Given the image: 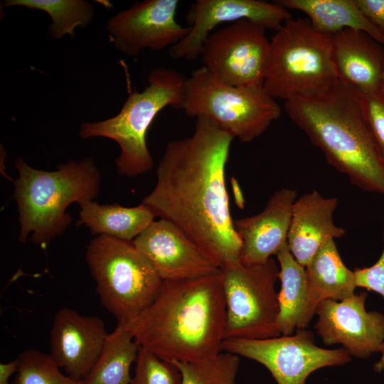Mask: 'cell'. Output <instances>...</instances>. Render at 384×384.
<instances>
[{"instance_id": "6da1fadb", "label": "cell", "mask_w": 384, "mask_h": 384, "mask_svg": "<svg viewBox=\"0 0 384 384\" xmlns=\"http://www.w3.org/2000/svg\"><path fill=\"white\" fill-rule=\"evenodd\" d=\"M233 139L210 119L196 118L191 136L166 145L156 185L142 202L178 228L220 270L240 262L242 253L225 183Z\"/></svg>"}, {"instance_id": "7a4b0ae2", "label": "cell", "mask_w": 384, "mask_h": 384, "mask_svg": "<svg viewBox=\"0 0 384 384\" xmlns=\"http://www.w3.org/2000/svg\"><path fill=\"white\" fill-rule=\"evenodd\" d=\"M225 321L220 272L163 281L153 302L127 324L140 347L159 358L192 362L223 351Z\"/></svg>"}, {"instance_id": "3957f363", "label": "cell", "mask_w": 384, "mask_h": 384, "mask_svg": "<svg viewBox=\"0 0 384 384\" xmlns=\"http://www.w3.org/2000/svg\"><path fill=\"white\" fill-rule=\"evenodd\" d=\"M284 108L330 165L361 189L384 196V162L368 131L357 92L338 80L326 94L287 101Z\"/></svg>"}, {"instance_id": "277c9868", "label": "cell", "mask_w": 384, "mask_h": 384, "mask_svg": "<svg viewBox=\"0 0 384 384\" xmlns=\"http://www.w3.org/2000/svg\"><path fill=\"white\" fill-rule=\"evenodd\" d=\"M15 166L18 177L14 181L13 197L18 206L21 242L32 233L30 240L45 247L71 223L68 206L92 201L100 190V174L90 157L60 164L53 171L34 169L21 158Z\"/></svg>"}, {"instance_id": "5b68a950", "label": "cell", "mask_w": 384, "mask_h": 384, "mask_svg": "<svg viewBox=\"0 0 384 384\" xmlns=\"http://www.w3.org/2000/svg\"><path fill=\"white\" fill-rule=\"evenodd\" d=\"M338 82L331 36L307 18H290L270 41L263 87L274 99L308 100L329 92Z\"/></svg>"}, {"instance_id": "8992f818", "label": "cell", "mask_w": 384, "mask_h": 384, "mask_svg": "<svg viewBox=\"0 0 384 384\" xmlns=\"http://www.w3.org/2000/svg\"><path fill=\"white\" fill-rule=\"evenodd\" d=\"M186 78L172 69L153 68L148 85L142 92L129 94L117 114L103 121L82 122L80 138L102 137L116 142L120 154L115 165L120 175L135 177L148 172L154 161L147 147V131L164 107L182 110Z\"/></svg>"}, {"instance_id": "52a82bcc", "label": "cell", "mask_w": 384, "mask_h": 384, "mask_svg": "<svg viewBox=\"0 0 384 384\" xmlns=\"http://www.w3.org/2000/svg\"><path fill=\"white\" fill-rule=\"evenodd\" d=\"M85 259L101 304L118 322L139 316L163 282L132 241L97 235L89 242Z\"/></svg>"}, {"instance_id": "ba28073f", "label": "cell", "mask_w": 384, "mask_h": 384, "mask_svg": "<svg viewBox=\"0 0 384 384\" xmlns=\"http://www.w3.org/2000/svg\"><path fill=\"white\" fill-rule=\"evenodd\" d=\"M182 110L190 117L210 119L242 142L262 134L282 112L263 86L225 84L203 66L186 78Z\"/></svg>"}, {"instance_id": "9c48e42d", "label": "cell", "mask_w": 384, "mask_h": 384, "mask_svg": "<svg viewBox=\"0 0 384 384\" xmlns=\"http://www.w3.org/2000/svg\"><path fill=\"white\" fill-rule=\"evenodd\" d=\"M279 267L272 258L260 265L238 262L221 270L226 306L225 339L279 336L277 321Z\"/></svg>"}, {"instance_id": "30bf717a", "label": "cell", "mask_w": 384, "mask_h": 384, "mask_svg": "<svg viewBox=\"0 0 384 384\" xmlns=\"http://www.w3.org/2000/svg\"><path fill=\"white\" fill-rule=\"evenodd\" d=\"M223 350L263 365L277 384H306L314 371L348 363L350 354L343 348L325 349L314 343L313 334L298 329L295 335L265 339H225Z\"/></svg>"}, {"instance_id": "8fae6325", "label": "cell", "mask_w": 384, "mask_h": 384, "mask_svg": "<svg viewBox=\"0 0 384 384\" xmlns=\"http://www.w3.org/2000/svg\"><path fill=\"white\" fill-rule=\"evenodd\" d=\"M265 31L243 19L212 32L203 45V66L225 84L262 87L270 53Z\"/></svg>"}, {"instance_id": "7c38bea8", "label": "cell", "mask_w": 384, "mask_h": 384, "mask_svg": "<svg viewBox=\"0 0 384 384\" xmlns=\"http://www.w3.org/2000/svg\"><path fill=\"white\" fill-rule=\"evenodd\" d=\"M178 0H144L134 4L107 24L110 41L117 50L134 57L144 49L161 50L177 44L189 33L176 19Z\"/></svg>"}, {"instance_id": "4fadbf2b", "label": "cell", "mask_w": 384, "mask_h": 384, "mask_svg": "<svg viewBox=\"0 0 384 384\" xmlns=\"http://www.w3.org/2000/svg\"><path fill=\"white\" fill-rule=\"evenodd\" d=\"M189 33L170 48L175 60H193L201 56L204 41L216 26L246 19L264 28L277 31L292 18L288 10L273 2L259 0H196L186 14Z\"/></svg>"}, {"instance_id": "5bb4252c", "label": "cell", "mask_w": 384, "mask_h": 384, "mask_svg": "<svg viewBox=\"0 0 384 384\" xmlns=\"http://www.w3.org/2000/svg\"><path fill=\"white\" fill-rule=\"evenodd\" d=\"M367 293L342 301L324 299L316 307L318 335L326 345L341 344L350 355L367 358L384 349V314L367 311Z\"/></svg>"}, {"instance_id": "9a60e30c", "label": "cell", "mask_w": 384, "mask_h": 384, "mask_svg": "<svg viewBox=\"0 0 384 384\" xmlns=\"http://www.w3.org/2000/svg\"><path fill=\"white\" fill-rule=\"evenodd\" d=\"M132 242L163 281L193 279L221 272L178 228L166 220H154Z\"/></svg>"}, {"instance_id": "2e32d148", "label": "cell", "mask_w": 384, "mask_h": 384, "mask_svg": "<svg viewBox=\"0 0 384 384\" xmlns=\"http://www.w3.org/2000/svg\"><path fill=\"white\" fill-rule=\"evenodd\" d=\"M107 334L100 318L63 307L53 318L49 355L68 376L84 380L94 367Z\"/></svg>"}, {"instance_id": "e0dca14e", "label": "cell", "mask_w": 384, "mask_h": 384, "mask_svg": "<svg viewBox=\"0 0 384 384\" xmlns=\"http://www.w3.org/2000/svg\"><path fill=\"white\" fill-rule=\"evenodd\" d=\"M296 199L294 189L282 188L271 195L260 213L234 220L242 243L241 263L264 264L287 242L292 209Z\"/></svg>"}, {"instance_id": "ac0fdd59", "label": "cell", "mask_w": 384, "mask_h": 384, "mask_svg": "<svg viewBox=\"0 0 384 384\" xmlns=\"http://www.w3.org/2000/svg\"><path fill=\"white\" fill-rule=\"evenodd\" d=\"M383 46L361 31L346 28L331 36L338 80L359 95L379 92L384 73Z\"/></svg>"}, {"instance_id": "d6986e66", "label": "cell", "mask_w": 384, "mask_h": 384, "mask_svg": "<svg viewBox=\"0 0 384 384\" xmlns=\"http://www.w3.org/2000/svg\"><path fill=\"white\" fill-rule=\"evenodd\" d=\"M337 204L336 198L324 197L316 191L304 193L294 201L287 245L302 267H306L327 239L340 238L346 233L334 222Z\"/></svg>"}, {"instance_id": "ffe728a7", "label": "cell", "mask_w": 384, "mask_h": 384, "mask_svg": "<svg viewBox=\"0 0 384 384\" xmlns=\"http://www.w3.org/2000/svg\"><path fill=\"white\" fill-rule=\"evenodd\" d=\"M309 313L312 318L320 302L342 301L354 294V272L343 264L334 239H327L305 267Z\"/></svg>"}, {"instance_id": "44dd1931", "label": "cell", "mask_w": 384, "mask_h": 384, "mask_svg": "<svg viewBox=\"0 0 384 384\" xmlns=\"http://www.w3.org/2000/svg\"><path fill=\"white\" fill-rule=\"evenodd\" d=\"M279 262V314L277 325L282 336H290L294 329H304L311 317L309 313V286L305 267L291 253L287 242L276 255Z\"/></svg>"}, {"instance_id": "7402d4cb", "label": "cell", "mask_w": 384, "mask_h": 384, "mask_svg": "<svg viewBox=\"0 0 384 384\" xmlns=\"http://www.w3.org/2000/svg\"><path fill=\"white\" fill-rule=\"evenodd\" d=\"M285 9L304 13L319 32L333 36L346 28L363 31L384 46L383 35L364 16L355 0H277Z\"/></svg>"}, {"instance_id": "603a6c76", "label": "cell", "mask_w": 384, "mask_h": 384, "mask_svg": "<svg viewBox=\"0 0 384 384\" xmlns=\"http://www.w3.org/2000/svg\"><path fill=\"white\" fill-rule=\"evenodd\" d=\"M80 206L78 225L87 227L92 235H107L126 241L135 239L156 218L142 203L135 207H124L88 201Z\"/></svg>"}, {"instance_id": "cb8c5ba5", "label": "cell", "mask_w": 384, "mask_h": 384, "mask_svg": "<svg viewBox=\"0 0 384 384\" xmlns=\"http://www.w3.org/2000/svg\"><path fill=\"white\" fill-rule=\"evenodd\" d=\"M140 346L128 324L117 322L108 334L102 351L84 384H130L131 366L136 362Z\"/></svg>"}, {"instance_id": "d4e9b609", "label": "cell", "mask_w": 384, "mask_h": 384, "mask_svg": "<svg viewBox=\"0 0 384 384\" xmlns=\"http://www.w3.org/2000/svg\"><path fill=\"white\" fill-rule=\"evenodd\" d=\"M3 5L45 11L51 18L48 31L55 39L73 37L77 28L88 26L94 17L92 4L84 0H5Z\"/></svg>"}, {"instance_id": "484cf974", "label": "cell", "mask_w": 384, "mask_h": 384, "mask_svg": "<svg viewBox=\"0 0 384 384\" xmlns=\"http://www.w3.org/2000/svg\"><path fill=\"white\" fill-rule=\"evenodd\" d=\"M171 362L181 373L180 384H235L240 366L239 356L225 351L201 361Z\"/></svg>"}, {"instance_id": "4316f807", "label": "cell", "mask_w": 384, "mask_h": 384, "mask_svg": "<svg viewBox=\"0 0 384 384\" xmlns=\"http://www.w3.org/2000/svg\"><path fill=\"white\" fill-rule=\"evenodd\" d=\"M16 375L12 384H84L63 375L50 355L36 349H26L16 358Z\"/></svg>"}, {"instance_id": "83f0119b", "label": "cell", "mask_w": 384, "mask_h": 384, "mask_svg": "<svg viewBox=\"0 0 384 384\" xmlns=\"http://www.w3.org/2000/svg\"><path fill=\"white\" fill-rule=\"evenodd\" d=\"M130 384H180L181 373L170 361L140 347Z\"/></svg>"}, {"instance_id": "f1b7e54d", "label": "cell", "mask_w": 384, "mask_h": 384, "mask_svg": "<svg viewBox=\"0 0 384 384\" xmlns=\"http://www.w3.org/2000/svg\"><path fill=\"white\" fill-rule=\"evenodd\" d=\"M359 95L366 125L384 162V98L379 92Z\"/></svg>"}, {"instance_id": "f546056e", "label": "cell", "mask_w": 384, "mask_h": 384, "mask_svg": "<svg viewBox=\"0 0 384 384\" xmlns=\"http://www.w3.org/2000/svg\"><path fill=\"white\" fill-rule=\"evenodd\" d=\"M353 272L356 287L384 295V248L380 257L373 265L356 269Z\"/></svg>"}, {"instance_id": "4dcf8cb0", "label": "cell", "mask_w": 384, "mask_h": 384, "mask_svg": "<svg viewBox=\"0 0 384 384\" xmlns=\"http://www.w3.org/2000/svg\"><path fill=\"white\" fill-rule=\"evenodd\" d=\"M364 16L384 36V0H355Z\"/></svg>"}, {"instance_id": "1f68e13d", "label": "cell", "mask_w": 384, "mask_h": 384, "mask_svg": "<svg viewBox=\"0 0 384 384\" xmlns=\"http://www.w3.org/2000/svg\"><path fill=\"white\" fill-rule=\"evenodd\" d=\"M18 366L17 360L6 363H0V384H9V379L11 375L16 372Z\"/></svg>"}, {"instance_id": "d6a6232c", "label": "cell", "mask_w": 384, "mask_h": 384, "mask_svg": "<svg viewBox=\"0 0 384 384\" xmlns=\"http://www.w3.org/2000/svg\"><path fill=\"white\" fill-rule=\"evenodd\" d=\"M379 92L381 95V96L384 98V73H383V78L381 80Z\"/></svg>"}]
</instances>
